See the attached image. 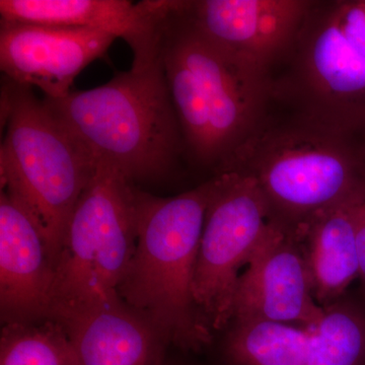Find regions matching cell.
Masks as SVG:
<instances>
[{
  "instance_id": "cell-10",
  "label": "cell",
  "mask_w": 365,
  "mask_h": 365,
  "mask_svg": "<svg viewBox=\"0 0 365 365\" xmlns=\"http://www.w3.org/2000/svg\"><path fill=\"white\" fill-rule=\"evenodd\" d=\"M324 312L314 299L313 281L299 245L274 222L241 274L232 321L262 319L313 329Z\"/></svg>"
},
{
  "instance_id": "cell-6",
  "label": "cell",
  "mask_w": 365,
  "mask_h": 365,
  "mask_svg": "<svg viewBox=\"0 0 365 365\" xmlns=\"http://www.w3.org/2000/svg\"><path fill=\"white\" fill-rule=\"evenodd\" d=\"M273 104L331 128L365 130V37L352 0H314L271 73Z\"/></svg>"
},
{
  "instance_id": "cell-2",
  "label": "cell",
  "mask_w": 365,
  "mask_h": 365,
  "mask_svg": "<svg viewBox=\"0 0 365 365\" xmlns=\"http://www.w3.org/2000/svg\"><path fill=\"white\" fill-rule=\"evenodd\" d=\"M222 173L254 178L273 220L292 235L319 211L365 191L364 134L271 112L215 175Z\"/></svg>"
},
{
  "instance_id": "cell-16",
  "label": "cell",
  "mask_w": 365,
  "mask_h": 365,
  "mask_svg": "<svg viewBox=\"0 0 365 365\" xmlns=\"http://www.w3.org/2000/svg\"><path fill=\"white\" fill-rule=\"evenodd\" d=\"M309 365H365V306L342 299L314 327Z\"/></svg>"
},
{
  "instance_id": "cell-11",
  "label": "cell",
  "mask_w": 365,
  "mask_h": 365,
  "mask_svg": "<svg viewBox=\"0 0 365 365\" xmlns=\"http://www.w3.org/2000/svg\"><path fill=\"white\" fill-rule=\"evenodd\" d=\"M314 0H185L209 39L272 73L292 51Z\"/></svg>"
},
{
  "instance_id": "cell-15",
  "label": "cell",
  "mask_w": 365,
  "mask_h": 365,
  "mask_svg": "<svg viewBox=\"0 0 365 365\" xmlns=\"http://www.w3.org/2000/svg\"><path fill=\"white\" fill-rule=\"evenodd\" d=\"M364 194L319 211L292 235L311 273L314 299L323 309L344 297L359 276L356 212Z\"/></svg>"
},
{
  "instance_id": "cell-3",
  "label": "cell",
  "mask_w": 365,
  "mask_h": 365,
  "mask_svg": "<svg viewBox=\"0 0 365 365\" xmlns=\"http://www.w3.org/2000/svg\"><path fill=\"white\" fill-rule=\"evenodd\" d=\"M216 178L173 197L137 190L135 250L118 295L168 344L199 351L212 340L194 299L197 255Z\"/></svg>"
},
{
  "instance_id": "cell-12",
  "label": "cell",
  "mask_w": 365,
  "mask_h": 365,
  "mask_svg": "<svg viewBox=\"0 0 365 365\" xmlns=\"http://www.w3.org/2000/svg\"><path fill=\"white\" fill-rule=\"evenodd\" d=\"M55 263L25 208L0 193V316L2 325L48 318Z\"/></svg>"
},
{
  "instance_id": "cell-13",
  "label": "cell",
  "mask_w": 365,
  "mask_h": 365,
  "mask_svg": "<svg viewBox=\"0 0 365 365\" xmlns=\"http://www.w3.org/2000/svg\"><path fill=\"white\" fill-rule=\"evenodd\" d=\"M49 318L66 329L78 365H163L167 341L121 299Z\"/></svg>"
},
{
  "instance_id": "cell-18",
  "label": "cell",
  "mask_w": 365,
  "mask_h": 365,
  "mask_svg": "<svg viewBox=\"0 0 365 365\" xmlns=\"http://www.w3.org/2000/svg\"><path fill=\"white\" fill-rule=\"evenodd\" d=\"M356 241L359 252V276L365 295V194L360 198L356 212Z\"/></svg>"
},
{
  "instance_id": "cell-8",
  "label": "cell",
  "mask_w": 365,
  "mask_h": 365,
  "mask_svg": "<svg viewBox=\"0 0 365 365\" xmlns=\"http://www.w3.org/2000/svg\"><path fill=\"white\" fill-rule=\"evenodd\" d=\"M199 244L194 299L211 331L227 328L240 270L248 266L275 220L258 182L239 173L215 175Z\"/></svg>"
},
{
  "instance_id": "cell-14",
  "label": "cell",
  "mask_w": 365,
  "mask_h": 365,
  "mask_svg": "<svg viewBox=\"0 0 365 365\" xmlns=\"http://www.w3.org/2000/svg\"><path fill=\"white\" fill-rule=\"evenodd\" d=\"M0 16L16 23L106 31L130 46L133 59L148 58L157 48L158 0H0Z\"/></svg>"
},
{
  "instance_id": "cell-5",
  "label": "cell",
  "mask_w": 365,
  "mask_h": 365,
  "mask_svg": "<svg viewBox=\"0 0 365 365\" xmlns=\"http://www.w3.org/2000/svg\"><path fill=\"white\" fill-rule=\"evenodd\" d=\"M1 118V190L32 217L56 266L67 225L98 160L31 86L6 78Z\"/></svg>"
},
{
  "instance_id": "cell-1",
  "label": "cell",
  "mask_w": 365,
  "mask_h": 365,
  "mask_svg": "<svg viewBox=\"0 0 365 365\" xmlns=\"http://www.w3.org/2000/svg\"><path fill=\"white\" fill-rule=\"evenodd\" d=\"M162 4L158 55L186 153L215 172L270 115L271 74L200 32L185 0Z\"/></svg>"
},
{
  "instance_id": "cell-17",
  "label": "cell",
  "mask_w": 365,
  "mask_h": 365,
  "mask_svg": "<svg viewBox=\"0 0 365 365\" xmlns=\"http://www.w3.org/2000/svg\"><path fill=\"white\" fill-rule=\"evenodd\" d=\"M0 365H78L66 329L44 318L2 325Z\"/></svg>"
},
{
  "instance_id": "cell-7",
  "label": "cell",
  "mask_w": 365,
  "mask_h": 365,
  "mask_svg": "<svg viewBox=\"0 0 365 365\" xmlns=\"http://www.w3.org/2000/svg\"><path fill=\"white\" fill-rule=\"evenodd\" d=\"M137 190L112 163L98 160L67 225L49 317L120 299L136 246Z\"/></svg>"
},
{
  "instance_id": "cell-9",
  "label": "cell",
  "mask_w": 365,
  "mask_h": 365,
  "mask_svg": "<svg viewBox=\"0 0 365 365\" xmlns=\"http://www.w3.org/2000/svg\"><path fill=\"white\" fill-rule=\"evenodd\" d=\"M116 36L98 29L0 21V68L19 85L36 86L45 98L71 93L74 79L102 58Z\"/></svg>"
},
{
  "instance_id": "cell-4",
  "label": "cell",
  "mask_w": 365,
  "mask_h": 365,
  "mask_svg": "<svg viewBox=\"0 0 365 365\" xmlns=\"http://www.w3.org/2000/svg\"><path fill=\"white\" fill-rule=\"evenodd\" d=\"M44 101L93 157L133 184L165 179L186 153L158 50L104 85Z\"/></svg>"
},
{
  "instance_id": "cell-19",
  "label": "cell",
  "mask_w": 365,
  "mask_h": 365,
  "mask_svg": "<svg viewBox=\"0 0 365 365\" xmlns=\"http://www.w3.org/2000/svg\"><path fill=\"white\" fill-rule=\"evenodd\" d=\"M364 138H365V130L364 131Z\"/></svg>"
}]
</instances>
